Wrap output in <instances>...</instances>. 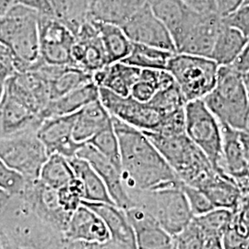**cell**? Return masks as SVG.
<instances>
[{
  "label": "cell",
  "instance_id": "d4e9b609",
  "mask_svg": "<svg viewBox=\"0 0 249 249\" xmlns=\"http://www.w3.org/2000/svg\"><path fill=\"white\" fill-rule=\"evenodd\" d=\"M148 0H91L89 18L122 26Z\"/></svg>",
  "mask_w": 249,
  "mask_h": 249
},
{
  "label": "cell",
  "instance_id": "8992f818",
  "mask_svg": "<svg viewBox=\"0 0 249 249\" xmlns=\"http://www.w3.org/2000/svg\"><path fill=\"white\" fill-rule=\"evenodd\" d=\"M219 67L210 57L176 53L171 57L166 71L188 103L203 100L213 89Z\"/></svg>",
  "mask_w": 249,
  "mask_h": 249
},
{
  "label": "cell",
  "instance_id": "d590c367",
  "mask_svg": "<svg viewBox=\"0 0 249 249\" xmlns=\"http://www.w3.org/2000/svg\"><path fill=\"white\" fill-rule=\"evenodd\" d=\"M87 143L90 144L99 152L106 156L108 160H111L122 172L119 141L113 122L101 131H99Z\"/></svg>",
  "mask_w": 249,
  "mask_h": 249
},
{
  "label": "cell",
  "instance_id": "4316f807",
  "mask_svg": "<svg viewBox=\"0 0 249 249\" xmlns=\"http://www.w3.org/2000/svg\"><path fill=\"white\" fill-rule=\"evenodd\" d=\"M69 160L75 177L79 178L83 184L85 190V201L115 204L107 190L106 184L87 160L77 156L69 159Z\"/></svg>",
  "mask_w": 249,
  "mask_h": 249
},
{
  "label": "cell",
  "instance_id": "db71d44e",
  "mask_svg": "<svg viewBox=\"0 0 249 249\" xmlns=\"http://www.w3.org/2000/svg\"><path fill=\"white\" fill-rule=\"evenodd\" d=\"M5 83H6V80H4L3 78L0 77V103H1V100L3 98V95H4V91H5Z\"/></svg>",
  "mask_w": 249,
  "mask_h": 249
},
{
  "label": "cell",
  "instance_id": "f6af8a7d",
  "mask_svg": "<svg viewBox=\"0 0 249 249\" xmlns=\"http://www.w3.org/2000/svg\"><path fill=\"white\" fill-rule=\"evenodd\" d=\"M15 3L21 4L30 9H34L42 15H53L50 3L48 0H14Z\"/></svg>",
  "mask_w": 249,
  "mask_h": 249
},
{
  "label": "cell",
  "instance_id": "7402d4cb",
  "mask_svg": "<svg viewBox=\"0 0 249 249\" xmlns=\"http://www.w3.org/2000/svg\"><path fill=\"white\" fill-rule=\"evenodd\" d=\"M103 219L111 233V239L118 241L129 249H137L133 228L124 210L115 204L105 202L82 201Z\"/></svg>",
  "mask_w": 249,
  "mask_h": 249
},
{
  "label": "cell",
  "instance_id": "7dc6e473",
  "mask_svg": "<svg viewBox=\"0 0 249 249\" xmlns=\"http://www.w3.org/2000/svg\"><path fill=\"white\" fill-rule=\"evenodd\" d=\"M230 66L242 75L249 71V39L238 56Z\"/></svg>",
  "mask_w": 249,
  "mask_h": 249
},
{
  "label": "cell",
  "instance_id": "30bf717a",
  "mask_svg": "<svg viewBox=\"0 0 249 249\" xmlns=\"http://www.w3.org/2000/svg\"><path fill=\"white\" fill-rule=\"evenodd\" d=\"M40 59L55 66H74L71 57L75 36L61 21L52 15L39 18Z\"/></svg>",
  "mask_w": 249,
  "mask_h": 249
},
{
  "label": "cell",
  "instance_id": "ab89813d",
  "mask_svg": "<svg viewBox=\"0 0 249 249\" xmlns=\"http://www.w3.org/2000/svg\"><path fill=\"white\" fill-rule=\"evenodd\" d=\"M181 188L187 197V202L194 217L203 215L216 209L201 189L189 186L185 183H182Z\"/></svg>",
  "mask_w": 249,
  "mask_h": 249
},
{
  "label": "cell",
  "instance_id": "7a4b0ae2",
  "mask_svg": "<svg viewBox=\"0 0 249 249\" xmlns=\"http://www.w3.org/2000/svg\"><path fill=\"white\" fill-rule=\"evenodd\" d=\"M144 134L183 183L201 189L218 173L187 134Z\"/></svg>",
  "mask_w": 249,
  "mask_h": 249
},
{
  "label": "cell",
  "instance_id": "3957f363",
  "mask_svg": "<svg viewBox=\"0 0 249 249\" xmlns=\"http://www.w3.org/2000/svg\"><path fill=\"white\" fill-rule=\"evenodd\" d=\"M221 124L245 130L249 116V97L243 75L231 66H220L213 89L203 99Z\"/></svg>",
  "mask_w": 249,
  "mask_h": 249
},
{
  "label": "cell",
  "instance_id": "9f6ffc18",
  "mask_svg": "<svg viewBox=\"0 0 249 249\" xmlns=\"http://www.w3.org/2000/svg\"><path fill=\"white\" fill-rule=\"evenodd\" d=\"M3 137V128H2V122H1V117H0V139Z\"/></svg>",
  "mask_w": 249,
  "mask_h": 249
},
{
  "label": "cell",
  "instance_id": "60d3db41",
  "mask_svg": "<svg viewBox=\"0 0 249 249\" xmlns=\"http://www.w3.org/2000/svg\"><path fill=\"white\" fill-rule=\"evenodd\" d=\"M224 249H247L249 246V237L241 229L234 217L231 226L225 231L222 236Z\"/></svg>",
  "mask_w": 249,
  "mask_h": 249
},
{
  "label": "cell",
  "instance_id": "9a60e30c",
  "mask_svg": "<svg viewBox=\"0 0 249 249\" xmlns=\"http://www.w3.org/2000/svg\"><path fill=\"white\" fill-rule=\"evenodd\" d=\"M76 156L87 160L96 171L106 184L112 200L117 207L124 211L135 207L124 187L121 170L118 169L111 160H108L89 143L83 144Z\"/></svg>",
  "mask_w": 249,
  "mask_h": 249
},
{
  "label": "cell",
  "instance_id": "e0dca14e",
  "mask_svg": "<svg viewBox=\"0 0 249 249\" xmlns=\"http://www.w3.org/2000/svg\"><path fill=\"white\" fill-rule=\"evenodd\" d=\"M62 236L67 243L85 242L99 245H103L112 238L103 219L83 204L72 214Z\"/></svg>",
  "mask_w": 249,
  "mask_h": 249
},
{
  "label": "cell",
  "instance_id": "44dd1931",
  "mask_svg": "<svg viewBox=\"0 0 249 249\" xmlns=\"http://www.w3.org/2000/svg\"><path fill=\"white\" fill-rule=\"evenodd\" d=\"M142 70L125 63H112L92 74L93 82L121 96H128L134 84L140 80Z\"/></svg>",
  "mask_w": 249,
  "mask_h": 249
},
{
  "label": "cell",
  "instance_id": "277c9868",
  "mask_svg": "<svg viewBox=\"0 0 249 249\" xmlns=\"http://www.w3.org/2000/svg\"><path fill=\"white\" fill-rule=\"evenodd\" d=\"M39 18L36 10L14 3L0 20V43L8 46L28 71L40 60Z\"/></svg>",
  "mask_w": 249,
  "mask_h": 249
},
{
  "label": "cell",
  "instance_id": "6da1fadb",
  "mask_svg": "<svg viewBox=\"0 0 249 249\" xmlns=\"http://www.w3.org/2000/svg\"><path fill=\"white\" fill-rule=\"evenodd\" d=\"M126 191H150L179 187L182 181L142 131L112 117Z\"/></svg>",
  "mask_w": 249,
  "mask_h": 249
},
{
  "label": "cell",
  "instance_id": "4fadbf2b",
  "mask_svg": "<svg viewBox=\"0 0 249 249\" xmlns=\"http://www.w3.org/2000/svg\"><path fill=\"white\" fill-rule=\"evenodd\" d=\"M223 24L218 13H199L177 45V53L211 57L215 40Z\"/></svg>",
  "mask_w": 249,
  "mask_h": 249
},
{
  "label": "cell",
  "instance_id": "e575fe53",
  "mask_svg": "<svg viewBox=\"0 0 249 249\" xmlns=\"http://www.w3.org/2000/svg\"><path fill=\"white\" fill-rule=\"evenodd\" d=\"M234 212L227 209L216 208L207 213L194 217L193 220L202 231L205 239L220 237L231 226Z\"/></svg>",
  "mask_w": 249,
  "mask_h": 249
},
{
  "label": "cell",
  "instance_id": "bcb514c9",
  "mask_svg": "<svg viewBox=\"0 0 249 249\" xmlns=\"http://www.w3.org/2000/svg\"><path fill=\"white\" fill-rule=\"evenodd\" d=\"M190 9L199 13H217L215 0H182Z\"/></svg>",
  "mask_w": 249,
  "mask_h": 249
},
{
  "label": "cell",
  "instance_id": "9c48e42d",
  "mask_svg": "<svg viewBox=\"0 0 249 249\" xmlns=\"http://www.w3.org/2000/svg\"><path fill=\"white\" fill-rule=\"evenodd\" d=\"M99 100L112 117L142 132H157L166 116L151 103L130 95L121 96L105 88H99Z\"/></svg>",
  "mask_w": 249,
  "mask_h": 249
},
{
  "label": "cell",
  "instance_id": "83f0119b",
  "mask_svg": "<svg viewBox=\"0 0 249 249\" xmlns=\"http://www.w3.org/2000/svg\"><path fill=\"white\" fill-rule=\"evenodd\" d=\"M221 126L224 170L231 178H236L249 170L241 141V130L234 129L227 124H221Z\"/></svg>",
  "mask_w": 249,
  "mask_h": 249
},
{
  "label": "cell",
  "instance_id": "cb8c5ba5",
  "mask_svg": "<svg viewBox=\"0 0 249 249\" xmlns=\"http://www.w3.org/2000/svg\"><path fill=\"white\" fill-rule=\"evenodd\" d=\"M112 122V116L100 100L94 101L77 113L73 126V139L76 142L87 143Z\"/></svg>",
  "mask_w": 249,
  "mask_h": 249
},
{
  "label": "cell",
  "instance_id": "74e56055",
  "mask_svg": "<svg viewBox=\"0 0 249 249\" xmlns=\"http://www.w3.org/2000/svg\"><path fill=\"white\" fill-rule=\"evenodd\" d=\"M205 239L196 223L192 222L174 236V249H204Z\"/></svg>",
  "mask_w": 249,
  "mask_h": 249
},
{
  "label": "cell",
  "instance_id": "681fc988",
  "mask_svg": "<svg viewBox=\"0 0 249 249\" xmlns=\"http://www.w3.org/2000/svg\"><path fill=\"white\" fill-rule=\"evenodd\" d=\"M241 141L243 143L245 156L248 161L249 167V131L248 130H241L240 132Z\"/></svg>",
  "mask_w": 249,
  "mask_h": 249
},
{
  "label": "cell",
  "instance_id": "816d5d0a",
  "mask_svg": "<svg viewBox=\"0 0 249 249\" xmlns=\"http://www.w3.org/2000/svg\"><path fill=\"white\" fill-rule=\"evenodd\" d=\"M14 3L13 0H0V20L5 17Z\"/></svg>",
  "mask_w": 249,
  "mask_h": 249
},
{
  "label": "cell",
  "instance_id": "680465c9",
  "mask_svg": "<svg viewBox=\"0 0 249 249\" xmlns=\"http://www.w3.org/2000/svg\"><path fill=\"white\" fill-rule=\"evenodd\" d=\"M249 249V246H248V249Z\"/></svg>",
  "mask_w": 249,
  "mask_h": 249
},
{
  "label": "cell",
  "instance_id": "ba28073f",
  "mask_svg": "<svg viewBox=\"0 0 249 249\" xmlns=\"http://www.w3.org/2000/svg\"><path fill=\"white\" fill-rule=\"evenodd\" d=\"M48 156L37 131H26L0 139V158L28 180L39 179Z\"/></svg>",
  "mask_w": 249,
  "mask_h": 249
},
{
  "label": "cell",
  "instance_id": "ffe728a7",
  "mask_svg": "<svg viewBox=\"0 0 249 249\" xmlns=\"http://www.w3.org/2000/svg\"><path fill=\"white\" fill-rule=\"evenodd\" d=\"M152 12L166 26L177 46L196 16L182 0H148Z\"/></svg>",
  "mask_w": 249,
  "mask_h": 249
},
{
  "label": "cell",
  "instance_id": "7c38bea8",
  "mask_svg": "<svg viewBox=\"0 0 249 249\" xmlns=\"http://www.w3.org/2000/svg\"><path fill=\"white\" fill-rule=\"evenodd\" d=\"M120 27L132 43L177 53L176 45L168 29L154 15L149 4Z\"/></svg>",
  "mask_w": 249,
  "mask_h": 249
},
{
  "label": "cell",
  "instance_id": "11a10c76",
  "mask_svg": "<svg viewBox=\"0 0 249 249\" xmlns=\"http://www.w3.org/2000/svg\"><path fill=\"white\" fill-rule=\"evenodd\" d=\"M243 79H244V82H245V85H246V88L248 90L249 97V71L243 75Z\"/></svg>",
  "mask_w": 249,
  "mask_h": 249
},
{
  "label": "cell",
  "instance_id": "f5cc1de1",
  "mask_svg": "<svg viewBox=\"0 0 249 249\" xmlns=\"http://www.w3.org/2000/svg\"><path fill=\"white\" fill-rule=\"evenodd\" d=\"M0 249H12L11 243L5 232L0 229Z\"/></svg>",
  "mask_w": 249,
  "mask_h": 249
},
{
  "label": "cell",
  "instance_id": "ee69618b",
  "mask_svg": "<svg viewBox=\"0 0 249 249\" xmlns=\"http://www.w3.org/2000/svg\"><path fill=\"white\" fill-rule=\"evenodd\" d=\"M245 0H215L217 13L224 18L244 5Z\"/></svg>",
  "mask_w": 249,
  "mask_h": 249
},
{
  "label": "cell",
  "instance_id": "f1b7e54d",
  "mask_svg": "<svg viewBox=\"0 0 249 249\" xmlns=\"http://www.w3.org/2000/svg\"><path fill=\"white\" fill-rule=\"evenodd\" d=\"M248 41L249 39L238 30L227 25L223 19V24L215 40L210 58L219 66H230L238 56Z\"/></svg>",
  "mask_w": 249,
  "mask_h": 249
},
{
  "label": "cell",
  "instance_id": "8fae6325",
  "mask_svg": "<svg viewBox=\"0 0 249 249\" xmlns=\"http://www.w3.org/2000/svg\"><path fill=\"white\" fill-rule=\"evenodd\" d=\"M18 196L41 221L63 234L72 214L63 211L58 203L56 189L45 186L39 179L28 180L25 190Z\"/></svg>",
  "mask_w": 249,
  "mask_h": 249
},
{
  "label": "cell",
  "instance_id": "f546056e",
  "mask_svg": "<svg viewBox=\"0 0 249 249\" xmlns=\"http://www.w3.org/2000/svg\"><path fill=\"white\" fill-rule=\"evenodd\" d=\"M109 64L120 62L131 52L133 43L118 25L95 20Z\"/></svg>",
  "mask_w": 249,
  "mask_h": 249
},
{
  "label": "cell",
  "instance_id": "5bb4252c",
  "mask_svg": "<svg viewBox=\"0 0 249 249\" xmlns=\"http://www.w3.org/2000/svg\"><path fill=\"white\" fill-rule=\"evenodd\" d=\"M71 57L74 66L92 74L110 65L98 29L92 18H88L76 34Z\"/></svg>",
  "mask_w": 249,
  "mask_h": 249
},
{
  "label": "cell",
  "instance_id": "52a82bcc",
  "mask_svg": "<svg viewBox=\"0 0 249 249\" xmlns=\"http://www.w3.org/2000/svg\"><path fill=\"white\" fill-rule=\"evenodd\" d=\"M185 115V131L189 140L204 153L219 174H227L223 166V132L219 120L203 100L187 103Z\"/></svg>",
  "mask_w": 249,
  "mask_h": 249
},
{
  "label": "cell",
  "instance_id": "94428289",
  "mask_svg": "<svg viewBox=\"0 0 249 249\" xmlns=\"http://www.w3.org/2000/svg\"></svg>",
  "mask_w": 249,
  "mask_h": 249
},
{
  "label": "cell",
  "instance_id": "ac0fdd59",
  "mask_svg": "<svg viewBox=\"0 0 249 249\" xmlns=\"http://www.w3.org/2000/svg\"><path fill=\"white\" fill-rule=\"evenodd\" d=\"M133 228L137 249H173L174 236L142 209L133 207L124 211Z\"/></svg>",
  "mask_w": 249,
  "mask_h": 249
},
{
  "label": "cell",
  "instance_id": "f907efd6",
  "mask_svg": "<svg viewBox=\"0 0 249 249\" xmlns=\"http://www.w3.org/2000/svg\"><path fill=\"white\" fill-rule=\"evenodd\" d=\"M204 249H224L222 238L215 237L207 239L205 242Z\"/></svg>",
  "mask_w": 249,
  "mask_h": 249
},
{
  "label": "cell",
  "instance_id": "484cf974",
  "mask_svg": "<svg viewBox=\"0 0 249 249\" xmlns=\"http://www.w3.org/2000/svg\"><path fill=\"white\" fill-rule=\"evenodd\" d=\"M215 208L236 212L243 196L235 180L227 174L217 173L214 178L201 188Z\"/></svg>",
  "mask_w": 249,
  "mask_h": 249
},
{
  "label": "cell",
  "instance_id": "d6a6232c",
  "mask_svg": "<svg viewBox=\"0 0 249 249\" xmlns=\"http://www.w3.org/2000/svg\"><path fill=\"white\" fill-rule=\"evenodd\" d=\"M173 52L148 45L135 44L129 54L120 62L144 70H163L166 71Z\"/></svg>",
  "mask_w": 249,
  "mask_h": 249
},
{
  "label": "cell",
  "instance_id": "b9f144b4",
  "mask_svg": "<svg viewBox=\"0 0 249 249\" xmlns=\"http://www.w3.org/2000/svg\"><path fill=\"white\" fill-rule=\"evenodd\" d=\"M223 21L249 39V4L243 5L230 15L223 18Z\"/></svg>",
  "mask_w": 249,
  "mask_h": 249
},
{
  "label": "cell",
  "instance_id": "d6986e66",
  "mask_svg": "<svg viewBox=\"0 0 249 249\" xmlns=\"http://www.w3.org/2000/svg\"><path fill=\"white\" fill-rule=\"evenodd\" d=\"M0 117L3 137L26 131H37L44 121L31 108L5 91L0 103Z\"/></svg>",
  "mask_w": 249,
  "mask_h": 249
},
{
  "label": "cell",
  "instance_id": "4dcf8cb0",
  "mask_svg": "<svg viewBox=\"0 0 249 249\" xmlns=\"http://www.w3.org/2000/svg\"><path fill=\"white\" fill-rule=\"evenodd\" d=\"M53 17L68 27L74 36L89 17L91 0H48Z\"/></svg>",
  "mask_w": 249,
  "mask_h": 249
},
{
  "label": "cell",
  "instance_id": "f35d334b",
  "mask_svg": "<svg viewBox=\"0 0 249 249\" xmlns=\"http://www.w3.org/2000/svg\"><path fill=\"white\" fill-rule=\"evenodd\" d=\"M28 183V179L11 169L0 158V187L9 192L12 196H20Z\"/></svg>",
  "mask_w": 249,
  "mask_h": 249
},
{
  "label": "cell",
  "instance_id": "91938a15",
  "mask_svg": "<svg viewBox=\"0 0 249 249\" xmlns=\"http://www.w3.org/2000/svg\"><path fill=\"white\" fill-rule=\"evenodd\" d=\"M248 197H249V196H248Z\"/></svg>",
  "mask_w": 249,
  "mask_h": 249
},
{
  "label": "cell",
  "instance_id": "2e32d148",
  "mask_svg": "<svg viewBox=\"0 0 249 249\" xmlns=\"http://www.w3.org/2000/svg\"><path fill=\"white\" fill-rule=\"evenodd\" d=\"M76 114L53 116L45 119L37 130V136L45 145L48 154L58 153L68 159L76 157L85 143L76 142L73 139V126Z\"/></svg>",
  "mask_w": 249,
  "mask_h": 249
},
{
  "label": "cell",
  "instance_id": "7bdbcfd3",
  "mask_svg": "<svg viewBox=\"0 0 249 249\" xmlns=\"http://www.w3.org/2000/svg\"><path fill=\"white\" fill-rule=\"evenodd\" d=\"M234 220L249 237V197H243L238 210L234 213Z\"/></svg>",
  "mask_w": 249,
  "mask_h": 249
},
{
  "label": "cell",
  "instance_id": "603a6c76",
  "mask_svg": "<svg viewBox=\"0 0 249 249\" xmlns=\"http://www.w3.org/2000/svg\"><path fill=\"white\" fill-rule=\"evenodd\" d=\"M97 100H99V87L92 81L59 98L50 100L42 111L41 117L45 120L53 116L73 115Z\"/></svg>",
  "mask_w": 249,
  "mask_h": 249
},
{
  "label": "cell",
  "instance_id": "c3c4849f",
  "mask_svg": "<svg viewBox=\"0 0 249 249\" xmlns=\"http://www.w3.org/2000/svg\"><path fill=\"white\" fill-rule=\"evenodd\" d=\"M12 197L13 196H11L9 192H7L6 190L0 187V219L7 212L9 204L12 200Z\"/></svg>",
  "mask_w": 249,
  "mask_h": 249
},
{
  "label": "cell",
  "instance_id": "5b68a950",
  "mask_svg": "<svg viewBox=\"0 0 249 249\" xmlns=\"http://www.w3.org/2000/svg\"><path fill=\"white\" fill-rule=\"evenodd\" d=\"M181 185L127 193L135 207L151 214L165 231L175 236L185 229L194 218Z\"/></svg>",
  "mask_w": 249,
  "mask_h": 249
},
{
  "label": "cell",
  "instance_id": "6f0895ef",
  "mask_svg": "<svg viewBox=\"0 0 249 249\" xmlns=\"http://www.w3.org/2000/svg\"><path fill=\"white\" fill-rule=\"evenodd\" d=\"M247 4H249V0H245V2H244V5H247Z\"/></svg>",
  "mask_w": 249,
  "mask_h": 249
},
{
  "label": "cell",
  "instance_id": "1f68e13d",
  "mask_svg": "<svg viewBox=\"0 0 249 249\" xmlns=\"http://www.w3.org/2000/svg\"><path fill=\"white\" fill-rule=\"evenodd\" d=\"M92 73L76 66H60L50 81V98H59L63 95L92 82Z\"/></svg>",
  "mask_w": 249,
  "mask_h": 249
},
{
  "label": "cell",
  "instance_id": "8d00e7d4",
  "mask_svg": "<svg viewBox=\"0 0 249 249\" xmlns=\"http://www.w3.org/2000/svg\"><path fill=\"white\" fill-rule=\"evenodd\" d=\"M85 197V190L82 182L78 178H73L65 187L57 190L58 203L68 213H73L82 204Z\"/></svg>",
  "mask_w": 249,
  "mask_h": 249
},
{
  "label": "cell",
  "instance_id": "836d02e7",
  "mask_svg": "<svg viewBox=\"0 0 249 249\" xmlns=\"http://www.w3.org/2000/svg\"><path fill=\"white\" fill-rule=\"evenodd\" d=\"M74 178L75 174L69 159L61 154L53 153L45 160L39 180L45 186L58 190L67 186Z\"/></svg>",
  "mask_w": 249,
  "mask_h": 249
}]
</instances>
